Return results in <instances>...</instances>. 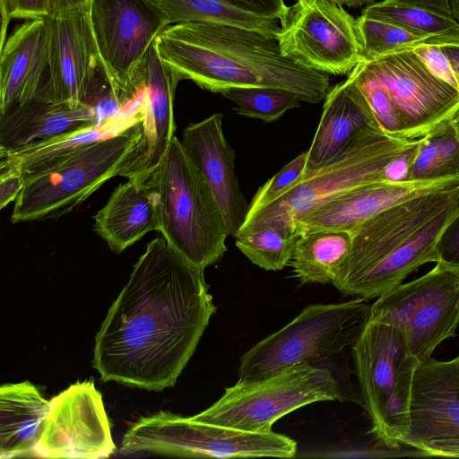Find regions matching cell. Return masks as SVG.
Here are the masks:
<instances>
[{"label":"cell","mask_w":459,"mask_h":459,"mask_svg":"<svg viewBox=\"0 0 459 459\" xmlns=\"http://www.w3.org/2000/svg\"><path fill=\"white\" fill-rule=\"evenodd\" d=\"M204 272L162 236L147 244L95 337L103 381L154 391L176 384L217 309Z\"/></svg>","instance_id":"obj_1"},{"label":"cell","mask_w":459,"mask_h":459,"mask_svg":"<svg viewBox=\"0 0 459 459\" xmlns=\"http://www.w3.org/2000/svg\"><path fill=\"white\" fill-rule=\"evenodd\" d=\"M161 60L179 81L221 93L231 88L269 87L316 104L330 91L327 74L285 56L276 37L214 22L169 25L155 40Z\"/></svg>","instance_id":"obj_2"},{"label":"cell","mask_w":459,"mask_h":459,"mask_svg":"<svg viewBox=\"0 0 459 459\" xmlns=\"http://www.w3.org/2000/svg\"><path fill=\"white\" fill-rule=\"evenodd\" d=\"M167 243L205 269L227 250L229 236L220 204L207 180L176 136L146 180Z\"/></svg>","instance_id":"obj_3"},{"label":"cell","mask_w":459,"mask_h":459,"mask_svg":"<svg viewBox=\"0 0 459 459\" xmlns=\"http://www.w3.org/2000/svg\"><path fill=\"white\" fill-rule=\"evenodd\" d=\"M420 142V138L393 135L377 126L365 127L335 159L305 173L275 201L247 215L236 237L263 227L296 234V225L303 216L344 192L383 180L387 164L416 148Z\"/></svg>","instance_id":"obj_4"},{"label":"cell","mask_w":459,"mask_h":459,"mask_svg":"<svg viewBox=\"0 0 459 459\" xmlns=\"http://www.w3.org/2000/svg\"><path fill=\"white\" fill-rule=\"evenodd\" d=\"M141 136V123H138L24 177L11 221L58 219L70 213L107 181L120 176Z\"/></svg>","instance_id":"obj_5"},{"label":"cell","mask_w":459,"mask_h":459,"mask_svg":"<svg viewBox=\"0 0 459 459\" xmlns=\"http://www.w3.org/2000/svg\"><path fill=\"white\" fill-rule=\"evenodd\" d=\"M360 398L371 433L389 448L402 446L410 427L412 382L420 361L397 327L369 321L351 347Z\"/></svg>","instance_id":"obj_6"},{"label":"cell","mask_w":459,"mask_h":459,"mask_svg":"<svg viewBox=\"0 0 459 459\" xmlns=\"http://www.w3.org/2000/svg\"><path fill=\"white\" fill-rule=\"evenodd\" d=\"M370 308L360 300L305 307L240 357L238 382L260 380L296 364L319 363L351 348L369 322Z\"/></svg>","instance_id":"obj_7"},{"label":"cell","mask_w":459,"mask_h":459,"mask_svg":"<svg viewBox=\"0 0 459 459\" xmlns=\"http://www.w3.org/2000/svg\"><path fill=\"white\" fill-rule=\"evenodd\" d=\"M342 399L340 383L330 368L300 363L260 380L238 381L212 406L193 417L241 431L268 433L277 420L292 411Z\"/></svg>","instance_id":"obj_8"},{"label":"cell","mask_w":459,"mask_h":459,"mask_svg":"<svg viewBox=\"0 0 459 459\" xmlns=\"http://www.w3.org/2000/svg\"><path fill=\"white\" fill-rule=\"evenodd\" d=\"M297 443L273 431H241L160 411L134 422L124 434L121 453L200 458H290Z\"/></svg>","instance_id":"obj_9"},{"label":"cell","mask_w":459,"mask_h":459,"mask_svg":"<svg viewBox=\"0 0 459 459\" xmlns=\"http://www.w3.org/2000/svg\"><path fill=\"white\" fill-rule=\"evenodd\" d=\"M371 322L403 333L411 352L424 362L459 324V275L437 264L426 274L400 284L371 305Z\"/></svg>","instance_id":"obj_10"},{"label":"cell","mask_w":459,"mask_h":459,"mask_svg":"<svg viewBox=\"0 0 459 459\" xmlns=\"http://www.w3.org/2000/svg\"><path fill=\"white\" fill-rule=\"evenodd\" d=\"M459 198V186L416 195L368 219L351 232L350 253L332 284L360 299L372 278L416 231Z\"/></svg>","instance_id":"obj_11"},{"label":"cell","mask_w":459,"mask_h":459,"mask_svg":"<svg viewBox=\"0 0 459 459\" xmlns=\"http://www.w3.org/2000/svg\"><path fill=\"white\" fill-rule=\"evenodd\" d=\"M359 64L385 91L401 137L422 138L459 112V92L434 76L413 48Z\"/></svg>","instance_id":"obj_12"},{"label":"cell","mask_w":459,"mask_h":459,"mask_svg":"<svg viewBox=\"0 0 459 459\" xmlns=\"http://www.w3.org/2000/svg\"><path fill=\"white\" fill-rule=\"evenodd\" d=\"M332 0H298L279 21L281 52L302 65L349 74L360 61L355 19Z\"/></svg>","instance_id":"obj_13"},{"label":"cell","mask_w":459,"mask_h":459,"mask_svg":"<svg viewBox=\"0 0 459 459\" xmlns=\"http://www.w3.org/2000/svg\"><path fill=\"white\" fill-rule=\"evenodd\" d=\"M89 13L101 62L130 103L134 74L169 24L150 0H93Z\"/></svg>","instance_id":"obj_14"},{"label":"cell","mask_w":459,"mask_h":459,"mask_svg":"<svg viewBox=\"0 0 459 459\" xmlns=\"http://www.w3.org/2000/svg\"><path fill=\"white\" fill-rule=\"evenodd\" d=\"M115 450L102 395L91 380L76 382L49 401L34 457L99 459Z\"/></svg>","instance_id":"obj_15"},{"label":"cell","mask_w":459,"mask_h":459,"mask_svg":"<svg viewBox=\"0 0 459 459\" xmlns=\"http://www.w3.org/2000/svg\"><path fill=\"white\" fill-rule=\"evenodd\" d=\"M402 446L424 455L459 457V356L448 361L430 357L419 364Z\"/></svg>","instance_id":"obj_16"},{"label":"cell","mask_w":459,"mask_h":459,"mask_svg":"<svg viewBox=\"0 0 459 459\" xmlns=\"http://www.w3.org/2000/svg\"><path fill=\"white\" fill-rule=\"evenodd\" d=\"M178 82L154 42L132 79V94L142 110V136L120 176L145 182L160 162L175 137L174 98Z\"/></svg>","instance_id":"obj_17"},{"label":"cell","mask_w":459,"mask_h":459,"mask_svg":"<svg viewBox=\"0 0 459 459\" xmlns=\"http://www.w3.org/2000/svg\"><path fill=\"white\" fill-rule=\"evenodd\" d=\"M459 186V175L403 181L379 180L359 186L322 204L303 216L295 232L351 231L381 211L408 198Z\"/></svg>","instance_id":"obj_18"},{"label":"cell","mask_w":459,"mask_h":459,"mask_svg":"<svg viewBox=\"0 0 459 459\" xmlns=\"http://www.w3.org/2000/svg\"><path fill=\"white\" fill-rule=\"evenodd\" d=\"M50 21L48 74L37 96L77 108L82 105L85 87L100 60L90 13H68Z\"/></svg>","instance_id":"obj_19"},{"label":"cell","mask_w":459,"mask_h":459,"mask_svg":"<svg viewBox=\"0 0 459 459\" xmlns=\"http://www.w3.org/2000/svg\"><path fill=\"white\" fill-rule=\"evenodd\" d=\"M221 113L189 124L180 143L199 169L222 211L229 236L236 237L245 222L249 204L235 172V152L222 131Z\"/></svg>","instance_id":"obj_20"},{"label":"cell","mask_w":459,"mask_h":459,"mask_svg":"<svg viewBox=\"0 0 459 459\" xmlns=\"http://www.w3.org/2000/svg\"><path fill=\"white\" fill-rule=\"evenodd\" d=\"M51 21L37 19L20 25L0 48V115L37 97L48 78Z\"/></svg>","instance_id":"obj_21"},{"label":"cell","mask_w":459,"mask_h":459,"mask_svg":"<svg viewBox=\"0 0 459 459\" xmlns=\"http://www.w3.org/2000/svg\"><path fill=\"white\" fill-rule=\"evenodd\" d=\"M368 126L378 127L362 93L348 76L330 89L325 99L321 119L307 150L305 173L335 159Z\"/></svg>","instance_id":"obj_22"},{"label":"cell","mask_w":459,"mask_h":459,"mask_svg":"<svg viewBox=\"0 0 459 459\" xmlns=\"http://www.w3.org/2000/svg\"><path fill=\"white\" fill-rule=\"evenodd\" d=\"M93 219L94 231L116 253L160 228L153 192L146 181L135 179L118 185Z\"/></svg>","instance_id":"obj_23"},{"label":"cell","mask_w":459,"mask_h":459,"mask_svg":"<svg viewBox=\"0 0 459 459\" xmlns=\"http://www.w3.org/2000/svg\"><path fill=\"white\" fill-rule=\"evenodd\" d=\"M98 125L91 108H72L37 96L29 103L0 115V149L13 151L63 134Z\"/></svg>","instance_id":"obj_24"},{"label":"cell","mask_w":459,"mask_h":459,"mask_svg":"<svg viewBox=\"0 0 459 459\" xmlns=\"http://www.w3.org/2000/svg\"><path fill=\"white\" fill-rule=\"evenodd\" d=\"M49 401L29 381L0 387V458L34 457Z\"/></svg>","instance_id":"obj_25"},{"label":"cell","mask_w":459,"mask_h":459,"mask_svg":"<svg viewBox=\"0 0 459 459\" xmlns=\"http://www.w3.org/2000/svg\"><path fill=\"white\" fill-rule=\"evenodd\" d=\"M141 122V106L139 100L134 99L122 115L104 125L82 127L17 150L0 149V159L16 164L26 177L78 149L117 135Z\"/></svg>","instance_id":"obj_26"},{"label":"cell","mask_w":459,"mask_h":459,"mask_svg":"<svg viewBox=\"0 0 459 459\" xmlns=\"http://www.w3.org/2000/svg\"><path fill=\"white\" fill-rule=\"evenodd\" d=\"M351 246V232L314 230L299 234L290 264L301 283H332Z\"/></svg>","instance_id":"obj_27"},{"label":"cell","mask_w":459,"mask_h":459,"mask_svg":"<svg viewBox=\"0 0 459 459\" xmlns=\"http://www.w3.org/2000/svg\"><path fill=\"white\" fill-rule=\"evenodd\" d=\"M169 25L214 22L238 26L276 37L278 20L259 16L227 0H150Z\"/></svg>","instance_id":"obj_28"},{"label":"cell","mask_w":459,"mask_h":459,"mask_svg":"<svg viewBox=\"0 0 459 459\" xmlns=\"http://www.w3.org/2000/svg\"><path fill=\"white\" fill-rule=\"evenodd\" d=\"M361 14L421 36H443L459 40V22L437 9L384 0L366 6Z\"/></svg>","instance_id":"obj_29"},{"label":"cell","mask_w":459,"mask_h":459,"mask_svg":"<svg viewBox=\"0 0 459 459\" xmlns=\"http://www.w3.org/2000/svg\"><path fill=\"white\" fill-rule=\"evenodd\" d=\"M360 61H371L387 54L422 45L456 43L443 36H421L400 26L360 15L355 19Z\"/></svg>","instance_id":"obj_30"},{"label":"cell","mask_w":459,"mask_h":459,"mask_svg":"<svg viewBox=\"0 0 459 459\" xmlns=\"http://www.w3.org/2000/svg\"><path fill=\"white\" fill-rule=\"evenodd\" d=\"M299 235L263 227L236 237L237 247L255 265L279 271L290 264Z\"/></svg>","instance_id":"obj_31"},{"label":"cell","mask_w":459,"mask_h":459,"mask_svg":"<svg viewBox=\"0 0 459 459\" xmlns=\"http://www.w3.org/2000/svg\"><path fill=\"white\" fill-rule=\"evenodd\" d=\"M231 100L234 110L246 117L272 122L288 110L299 107L300 98L293 92L269 87L231 88L221 92Z\"/></svg>","instance_id":"obj_32"},{"label":"cell","mask_w":459,"mask_h":459,"mask_svg":"<svg viewBox=\"0 0 459 459\" xmlns=\"http://www.w3.org/2000/svg\"><path fill=\"white\" fill-rule=\"evenodd\" d=\"M132 102H126L100 59L85 87L82 105L91 108L97 124L104 125L122 115Z\"/></svg>","instance_id":"obj_33"},{"label":"cell","mask_w":459,"mask_h":459,"mask_svg":"<svg viewBox=\"0 0 459 459\" xmlns=\"http://www.w3.org/2000/svg\"><path fill=\"white\" fill-rule=\"evenodd\" d=\"M428 136L434 149L432 177L459 175V112Z\"/></svg>","instance_id":"obj_34"},{"label":"cell","mask_w":459,"mask_h":459,"mask_svg":"<svg viewBox=\"0 0 459 459\" xmlns=\"http://www.w3.org/2000/svg\"><path fill=\"white\" fill-rule=\"evenodd\" d=\"M307 151L300 153L266 181L253 196L247 215L268 205L292 187L306 172Z\"/></svg>","instance_id":"obj_35"},{"label":"cell","mask_w":459,"mask_h":459,"mask_svg":"<svg viewBox=\"0 0 459 459\" xmlns=\"http://www.w3.org/2000/svg\"><path fill=\"white\" fill-rule=\"evenodd\" d=\"M0 48L6 41V29L12 19L30 21L53 18L50 0H0Z\"/></svg>","instance_id":"obj_36"},{"label":"cell","mask_w":459,"mask_h":459,"mask_svg":"<svg viewBox=\"0 0 459 459\" xmlns=\"http://www.w3.org/2000/svg\"><path fill=\"white\" fill-rule=\"evenodd\" d=\"M436 252V264L459 275V214L443 231L437 241Z\"/></svg>","instance_id":"obj_37"},{"label":"cell","mask_w":459,"mask_h":459,"mask_svg":"<svg viewBox=\"0 0 459 459\" xmlns=\"http://www.w3.org/2000/svg\"><path fill=\"white\" fill-rule=\"evenodd\" d=\"M1 160L0 173V209L16 200L24 186V176L14 163Z\"/></svg>","instance_id":"obj_38"},{"label":"cell","mask_w":459,"mask_h":459,"mask_svg":"<svg viewBox=\"0 0 459 459\" xmlns=\"http://www.w3.org/2000/svg\"><path fill=\"white\" fill-rule=\"evenodd\" d=\"M259 16L280 21L287 11L284 0H227Z\"/></svg>","instance_id":"obj_39"},{"label":"cell","mask_w":459,"mask_h":459,"mask_svg":"<svg viewBox=\"0 0 459 459\" xmlns=\"http://www.w3.org/2000/svg\"><path fill=\"white\" fill-rule=\"evenodd\" d=\"M417 147L389 162L385 168L383 180H408L410 166L415 155Z\"/></svg>","instance_id":"obj_40"},{"label":"cell","mask_w":459,"mask_h":459,"mask_svg":"<svg viewBox=\"0 0 459 459\" xmlns=\"http://www.w3.org/2000/svg\"><path fill=\"white\" fill-rule=\"evenodd\" d=\"M93 0H50L53 17L89 11Z\"/></svg>","instance_id":"obj_41"},{"label":"cell","mask_w":459,"mask_h":459,"mask_svg":"<svg viewBox=\"0 0 459 459\" xmlns=\"http://www.w3.org/2000/svg\"><path fill=\"white\" fill-rule=\"evenodd\" d=\"M439 47L457 84L459 92V42L440 44Z\"/></svg>","instance_id":"obj_42"},{"label":"cell","mask_w":459,"mask_h":459,"mask_svg":"<svg viewBox=\"0 0 459 459\" xmlns=\"http://www.w3.org/2000/svg\"><path fill=\"white\" fill-rule=\"evenodd\" d=\"M403 3L433 8L451 14L449 0H397ZM452 15V14H451Z\"/></svg>","instance_id":"obj_43"},{"label":"cell","mask_w":459,"mask_h":459,"mask_svg":"<svg viewBox=\"0 0 459 459\" xmlns=\"http://www.w3.org/2000/svg\"><path fill=\"white\" fill-rule=\"evenodd\" d=\"M338 4L341 5H347L349 7L352 8H358L361 7L362 5H365V0H332Z\"/></svg>","instance_id":"obj_44"},{"label":"cell","mask_w":459,"mask_h":459,"mask_svg":"<svg viewBox=\"0 0 459 459\" xmlns=\"http://www.w3.org/2000/svg\"><path fill=\"white\" fill-rule=\"evenodd\" d=\"M451 14L459 22V0H449Z\"/></svg>","instance_id":"obj_45"},{"label":"cell","mask_w":459,"mask_h":459,"mask_svg":"<svg viewBox=\"0 0 459 459\" xmlns=\"http://www.w3.org/2000/svg\"><path fill=\"white\" fill-rule=\"evenodd\" d=\"M373 3H375V0H365V5H369V4H372Z\"/></svg>","instance_id":"obj_46"}]
</instances>
